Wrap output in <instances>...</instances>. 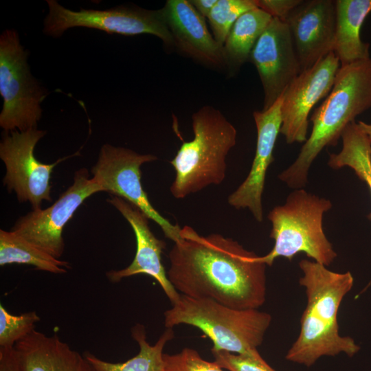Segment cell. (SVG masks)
Listing matches in <instances>:
<instances>
[{
  "label": "cell",
  "mask_w": 371,
  "mask_h": 371,
  "mask_svg": "<svg viewBox=\"0 0 371 371\" xmlns=\"http://www.w3.org/2000/svg\"><path fill=\"white\" fill-rule=\"evenodd\" d=\"M21 371H98L57 335L33 330L14 346Z\"/></svg>",
  "instance_id": "obj_18"
},
{
  "label": "cell",
  "mask_w": 371,
  "mask_h": 371,
  "mask_svg": "<svg viewBox=\"0 0 371 371\" xmlns=\"http://www.w3.org/2000/svg\"><path fill=\"white\" fill-rule=\"evenodd\" d=\"M164 371H224L215 361L205 360L190 348L174 355L164 354Z\"/></svg>",
  "instance_id": "obj_26"
},
{
  "label": "cell",
  "mask_w": 371,
  "mask_h": 371,
  "mask_svg": "<svg viewBox=\"0 0 371 371\" xmlns=\"http://www.w3.org/2000/svg\"><path fill=\"white\" fill-rule=\"evenodd\" d=\"M371 109V58L340 67L333 88L312 113L313 128L296 159L279 175L293 189L308 182L310 167L326 147L335 146L346 127Z\"/></svg>",
  "instance_id": "obj_3"
},
{
  "label": "cell",
  "mask_w": 371,
  "mask_h": 371,
  "mask_svg": "<svg viewBox=\"0 0 371 371\" xmlns=\"http://www.w3.org/2000/svg\"><path fill=\"white\" fill-rule=\"evenodd\" d=\"M102 192V187L87 168L75 172L74 182L50 207L33 210L18 219L12 231L30 243L59 259L64 252L63 230L76 210L92 194Z\"/></svg>",
  "instance_id": "obj_11"
},
{
  "label": "cell",
  "mask_w": 371,
  "mask_h": 371,
  "mask_svg": "<svg viewBox=\"0 0 371 371\" xmlns=\"http://www.w3.org/2000/svg\"><path fill=\"white\" fill-rule=\"evenodd\" d=\"M333 52L340 67L370 58V44L360 36L361 27L371 12V0H335Z\"/></svg>",
  "instance_id": "obj_19"
},
{
  "label": "cell",
  "mask_w": 371,
  "mask_h": 371,
  "mask_svg": "<svg viewBox=\"0 0 371 371\" xmlns=\"http://www.w3.org/2000/svg\"><path fill=\"white\" fill-rule=\"evenodd\" d=\"M40 317L34 311L12 315L0 304V348H14L33 330Z\"/></svg>",
  "instance_id": "obj_25"
},
{
  "label": "cell",
  "mask_w": 371,
  "mask_h": 371,
  "mask_svg": "<svg viewBox=\"0 0 371 371\" xmlns=\"http://www.w3.org/2000/svg\"><path fill=\"white\" fill-rule=\"evenodd\" d=\"M272 19L257 7L243 13L236 21L223 45L226 66L235 70L249 60L254 47Z\"/></svg>",
  "instance_id": "obj_20"
},
{
  "label": "cell",
  "mask_w": 371,
  "mask_h": 371,
  "mask_svg": "<svg viewBox=\"0 0 371 371\" xmlns=\"http://www.w3.org/2000/svg\"><path fill=\"white\" fill-rule=\"evenodd\" d=\"M357 123L371 141V124H368L363 121H359Z\"/></svg>",
  "instance_id": "obj_31"
},
{
  "label": "cell",
  "mask_w": 371,
  "mask_h": 371,
  "mask_svg": "<svg viewBox=\"0 0 371 371\" xmlns=\"http://www.w3.org/2000/svg\"><path fill=\"white\" fill-rule=\"evenodd\" d=\"M370 157H371V153H370Z\"/></svg>",
  "instance_id": "obj_32"
},
{
  "label": "cell",
  "mask_w": 371,
  "mask_h": 371,
  "mask_svg": "<svg viewBox=\"0 0 371 371\" xmlns=\"http://www.w3.org/2000/svg\"><path fill=\"white\" fill-rule=\"evenodd\" d=\"M331 207L329 199L303 188L291 192L285 203L274 207L267 216L274 245L261 260L271 266L278 258L291 261L304 253L313 261L329 266L337 256L323 228L324 214Z\"/></svg>",
  "instance_id": "obj_6"
},
{
  "label": "cell",
  "mask_w": 371,
  "mask_h": 371,
  "mask_svg": "<svg viewBox=\"0 0 371 371\" xmlns=\"http://www.w3.org/2000/svg\"><path fill=\"white\" fill-rule=\"evenodd\" d=\"M192 121L194 138L183 142L170 161L176 174L170 190L177 199L220 185L225 178L226 157L236 143L235 127L213 106L200 108Z\"/></svg>",
  "instance_id": "obj_4"
},
{
  "label": "cell",
  "mask_w": 371,
  "mask_h": 371,
  "mask_svg": "<svg viewBox=\"0 0 371 371\" xmlns=\"http://www.w3.org/2000/svg\"><path fill=\"white\" fill-rule=\"evenodd\" d=\"M249 60L262 83V110L269 109L302 72L288 25L276 18L257 41Z\"/></svg>",
  "instance_id": "obj_13"
},
{
  "label": "cell",
  "mask_w": 371,
  "mask_h": 371,
  "mask_svg": "<svg viewBox=\"0 0 371 371\" xmlns=\"http://www.w3.org/2000/svg\"><path fill=\"white\" fill-rule=\"evenodd\" d=\"M0 371H21L15 348H0Z\"/></svg>",
  "instance_id": "obj_29"
},
{
  "label": "cell",
  "mask_w": 371,
  "mask_h": 371,
  "mask_svg": "<svg viewBox=\"0 0 371 371\" xmlns=\"http://www.w3.org/2000/svg\"><path fill=\"white\" fill-rule=\"evenodd\" d=\"M25 264L56 274L70 268L67 261L57 259L36 247L13 231L0 230V265Z\"/></svg>",
  "instance_id": "obj_23"
},
{
  "label": "cell",
  "mask_w": 371,
  "mask_h": 371,
  "mask_svg": "<svg viewBox=\"0 0 371 371\" xmlns=\"http://www.w3.org/2000/svg\"><path fill=\"white\" fill-rule=\"evenodd\" d=\"M157 159V157L153 155L139 154L126 148L107 144L102 146L91 172L103 191L137 207L160 227L167 238L176 243L181 239V228L170 223L154 208L141 182L142 165Z\"/></svg>",
  "instance_id": "obj_9"
},
{
  "label": "cell",
  "mask_w": 371,
  "mask_h": 371,
  "mask_svg": "<svg viewBox=\"0 0 371 371\" xmlns=\"http://www.w3.org/2000/svg\"><path fill=\"white\" fill-rule=\"evenodd\" d=\"M218 0L190 1L195 10L204 18H207Z\"/></svg>",
  "instance_id": "obj_30"
},
{
  "label": "cell",
  "mask_w": 371,
  "mask_h": 371,
  "mask_svg": "<svg viewBox=\"0 0 371 371\" xmlns=\"http://www.w3.org/2000/svg\"><path fill=\"white\" fill-rule=\"evenodd\" d=\"M255 8L256 0H218L207 17L216 42L223 46L236 21Z\"/></svg>",
  "instance_id": "obj_24"
},
{
  "label": "cell",
  "mask_w": 371,
  "mask_h": 371,
  "mask_svg": "<svg viewBox=\"0 0 371 371\" xmlns=\"http://www.w3.org/2000/svg\"><path fill=\"white\" fill-rule=\"evenodd\" d=\"M45 133L36 128L6 131L0 143V158L6 168L3 185L9 192L16 193L19 202H29L33 210L41 208L43 201H52L49 181L54 168L68 157L79 155L77 152L50 164L38 161L34 150Z\"/></svg>",
  "instance_id": "obj_10"
},
{
  "label": "cell",
  "mask_w": 371,
  "mask_h": 371,
  "mask_svg": "<svg viewBox=\"0 0 371 371\" xmlns=\"http://www.w3.org/2000/svg\"><path fill=\"white\" fill-rule=\"evenodd\" d=\"M339 67L338 57L331 52L303 70L286 87L283 93L280 133L287 144L306 141L309 114L331 91Z\"/></svg>",
  "instance_id": "obj_12"
},
{
  "label": "cell",
  "mask_w": 371,
  "mask_h": 371,
  "mask_svg": "<svg viewBox=\"0 0 371 371\" xmlns=\"http://www.w3.org/2000/svg\"><path fill=\"white\" fill-rule=\"evenodd\" d=\"M335 1H303L286 21L302 71L334 49Z\"/></svg>",
  "instance_id": "obj_15"
},
{
  "label": "cell",
  "mask_w": 371,
  "mask_h": 371,
  "mask_svg": "<svg viewBox=\"0 0 371 371\" xmlns=\"http://www.w3.org/2000/svg\"><path fill=\"white\" fill-rule=\"evenodd\" d=\"M164 325L187 324L199 328L213 343L211 351L254 355L262 344L271 316L257 308L238 309L207 298L181 294L164 313Z\"/></svg>",
  "instance_id": "obj_5"
},
{
  "label": "cell",
  "mask_w": 371,
  "mask_h": 371,
  "mask_svg": "<svg viewBox=\"0 0 371 371\" xmlns=\"http://www.w3.org/2000/svg\"><path fill=\"white\" fill-rule=\"evenodd\" d=\"M47 3L49 11L45 19L44 32L49 36L57 37L70 27H85L124 36L149 34L160 38L164 45L174 46L161 9L117 7L76 12L63 7L54 0H47Z\"/></svg>",
  "instance_id": "obj_8"
},
{
  "label": "cell",
  "mask_w": 371,
  "mask_h": 371,
  "mask_svg": "<svg viewBox=\"0 0 371 371\" xmlns=\"http://www.w3.org/2000/svg\"><path fill=\"white\" fill-rule=\"evenodd\" d=\"M302 276L299 282L305 289L306 306L300 319V330L285 359L310 367L322 357L344 353L352 357L360 346L339 332L337 314L354 278L350 271L338 273L315 261L299 262Z\"/></svg>",
  "instance_id": "obj_2"
},
{
  "label": "cell",
  "mask_w": 371,
  "mask_h": 371,
  "mask_svg": "<svg viewBox=\"0 0 371 371\" xmlns=\"http://www.w3.org/2000/svg\"><path fill=\"white\" fill-rule=\"evenodd\" d=\"M27 56L17 32L4 31L0 37V126L5 131L36 128L41 117L45 91L32 76Z\"/></svg>",
  "instance_id": "obj_7"
},
{
  "label": "cell",
  "mask_w": 371,
  "mask_h": 371,
  "mask_svg": "<svg viewBox=\"0 0 371 371\" xmlns=\"http://www.w3.org/2000/svg\"><path fill=\"white\" fill-rule=\"evenodd\" d=\"M131 334L139 350L137 355L124 362L106 361L90 352L84 356L98 371H164L163 350L166 343L175 337L172 328H167L154 345L147 341L146 329L142 324L135 325Z\"/></svg>",
  "instance_id": "obj_21"
},
{
  "label": "cell",
  "mask_w": 371,
  "mask_h": 371,
  "mask_svg": "<svg viewBox=\"0 0 371 371\" xmlns=\"http://www.w3.org/2000/svg\"><path fill=\"white\" fill-rule=\"evenodd\" d=\"M282 101L283 93L269 109L253 113L257 131L254 158L245 179L227 198L232 207L248 209L259 223L263 221L262 197L266 175L274 161L273 153L282 123Z\"/></svg>",
  "instance_id": "obj_14"
},
{
  "label": "cell",
  "mask_w": 371,
  "mask_h": 371,
  "mask_svg": "<svg viewBox=\"0 0 371 371\" xmlns=\"http://www.w3.org/2000/svg\"><path fill=\"white\" fill-rule=\"evenodd\" d=\"M181 236L169 252L167 272L177 291L238 309H258L265 303L267 265L260 256L231 238L202 236L188 225Z\"/></svg>",
  "instance_id": "obj_1"
},
{
  "label": "cell",
  "mask_w": 371,
  "mask_h": 371,
  "mask_svg": "<svg viewBox=\"0 0 371 371\" xmlns=\"http://www.w3.org/2000/svg\"><path fill=\"white\" fill-rule=\"evenodd\" d=\"M174 47L193 60L212 68L226 66L223 46L208 30L205 18L188 0H168L161 9Z\"/></svg>",
  "instance_id": "obj_17"
},
{
  "label": "cell",
  "mask_w": 371,
  "mask_h": 371,
  "mask_svg": "<svg viewBox=\"0 0 371 371\" xmlns=\"http://www.w3.org/2000/svg\"><path fill=\"white\" fill-rule=\"evenodd\" d=\"M107 202L113 205L131 226L136 238V253L132 262L126 268L112 270L108 278L117 282L124 278L145 274L153 278L160 285L171 304L181 294L170 282L161 261V254L166 247L164 240L157 238L149 227V218L137 207L126 200L112 195Z\"/></svg>",
  "instance_id": "obj_16"
},
{
  "label": "cell",
  "mask_w": 371,
  "mask_h": 371,
  "mask_svg": "<svg viewBox=\"0 0 371 371\" xmlns=\"http://www.w3.org/2000/svg\"><path fill=\"white\" fill-rule=\"evenodd\" d=\"M214 361L223 369L229 371H276L261 357L254 355H239L224 350L212 351Z\"/></svg>",
  "instance_id": "obj_27"
},
{
  "label": "cell",
  "mask_w": 371,
  "mask_h": 371,
  "mask_svg": "<svg viewBox=\"0 0 371 371\" xmlns=\"http://www.w3.org/2000/svg\"><path fill=\"white\" fill-rule=\"evenodd\" d=\"M342 148L338 153H331L328 165L338 170L347 166L368 186L371 192V141L358 123L349 124L341 135ZM371 220V212L368 215ZM371 281L367 285L369 286Z\"/></svg>",
  "instance_id": "obj_22"
},
{
  "label": "cell",
  "mask_w": 371,
  "mask_h": 371,
  "mask_svg": "<svg viewBox=\"0 0 371 371\" xmlns=\"http://www.w3.org/2000/svg\"><path fill=\"white\" fill-rule=\"evenodd\" d=\"M302 0H256L258 8L262 9L273 18L286 23L291 12L302 3Z\"/></svg>",
  "instance_id": "obj_28"
}]
</instances>
